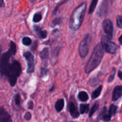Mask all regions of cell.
<instances>
[{"label": "cell", "instance_id": "6da1fadb", "mask_svg": "<svg viewBox=\"0 0 122 122\" xmlns=\"http://www.w3.org/2000/svg\"><path fill=\"white\" fill-rule=\"evenodd\" d=\"M21 72V66L20 63L17 60H13L11 63H10L5 69L1 71V75L2 77L3 76H5L10 85L11 86H14Z\"/></svg>", "mask_w": 122, "mask_h": 122}, {"label": "cell", "instance_id": "7a4b0ae2", "mask_svg": "<svg viewBox=\"0 0 122 122\" xmlns=\"http://www.w3.org/2000/svg\"><path fill=\"white\" fill-rule=\"evenodd\" d=\"M86 8V3L82 2L73 11L69 20V27L71 30L76 31L81 27L84 19Z\"/></svg>", "mask_w": 122, "mask_h": 122}, {"label": "cell", "instance_id": "3957f363", "mask_svg": "<svg viewBox=\"0 0 122 122\" xmlns=\"http://www.w3.org/2000/svg\"><path fill=\"white\" fill-rule=\"evenodd\" d=\"M104 54V50L101 46V43H99L94 48L90 58L86 65L85 68V71L86 73H90L100 65L103 58Z\"/></svg>", "mask_w": 122, "mask_h": 122}, {"label": "cell", "instance_id": "277c9868", "mask_svg": "<svg viewBox=\"0 0 122 122\" xmlns=\"http://www.w3.org/2000/svg\"><path fill=\"white\" fill-rule=\"evenodd\" d=\"M16 45L13 41H11L10 45V48L5 52H4L1 56V66H0V71H2L6 66L9 64L10 58L12 56H14L16 53Z\"/></svg>", "mask_w": 122, "mask_h": 122}, {"label": "cell", "instance_id": "5b68a950", "mask_svg": "<svg viewBox=\"0 0 122 122\" xmlns=\"http://www.w3.org/2000/svg\"><path fill=\"white\" fill-rule=\"evenodd\" d=\"M101 44L104 50L107 52L114 54L118 50V45L112 41L110 38L107 35H102L101 39Z\"/></svg>", "mask_w": 122, "mask_h": 122}, {"label": "cell", "instance_id": "8992f818", "mask_svg": "<svg viewBox=\"0 0 122 122\" xmlns=\"http://www.w3.org/2000/svg\"><path fill=\"white\" fill-rule=\"evenodd\" d=\"M91 41V37L90 35L87 34L85 36L84 38L80 42L78 51L81 58H84L88 55Z\"/></svg>", "mask_w": 122, "mask_h": 122}, {"label": "cell", "instance_id": "52a82bcc", "mask_svg": "<svg viewBox=\"0 0 122 122\" xmlns=\"http://www.w3.org/2000/svg\"><path fill=\"white\" fill-rule=\"evenodd\" d=\"M23 57L26 59L27 64V73H32L35 70L34 57L31 52L27 51L23 54Z\"/></svg>", "mask_w": 122, "mask_h": 122}, {"label": "cell", "instance_id": "ba28073f", "mask_svg": "<svg viewBox=\"0 0 122 122\" xmlns=\"http://www.w3.org/2000/svg\"><path fill=\"white\" fill-rule=\"evenodd\" d=\"M102 26L103 30L105 33L107 34V36L109 37L111 39H112L113 36V24L110 19H104L102 23Z\"/></svg>", "mask_w": 122, "mask_h": 122}, {"label": "cell", "instance_id": "9c48e42d", "mask_svg": "<svg viewBox=\"0 0 122 122\" xmlns=\"http://www.w3.org/2000/svg\"><path fill=\"white\" fill-rule=\"evenodd\" d=\"M73 100H70L69 102V106H68V108H69V113H70L71 116L73 118L76 119V118L79 117L80 114L79 112H78V110H77V105Z\"/></svg>", "mask_w": 122, "mask_h": 122}, {"label": "cell", "instance_id": "30bf717a", "mask_svg": "<svg viewBox=\"0 0 122 122\" xmlns=\"http://www.w3.org/2000/svg\"><path fill=\"white\" fill-rule=\"evenodd\" d=\"M107 13H108V1H104L102 2L101 5L99 7L97 15H98L99 17H104L107 15Z\"/></svg>", "mask_w": 122, "mask_h": 122}, {"label": "cell", "instance_id": "8fae6325", "mask_svg": "<svg viewBox=\"0 0 122 122\" xmlns=\"http://www.w3.org/2000/svg\"><path fill=\"white\" fill-rule=\"evenodd\" d=\"M0 122H12L10 114L3 107H1L0 108Z\"/></svg>", "mask_w": 122, "mask_h": 122}, {"label": "cell", "instance_id": "7c38bea8", "mask_svg": "<svg viewBox=\"0 0 122 122\" xmlns=\"http://www.w3.org/2000/svg\"><path fill=\"white\" fill-rule=\"evenodd\" d=\"M122 97V86L118 85L114 88L112 95V101H116Z\"/></svg>", "mask_w": 122, "mask_h": 122}, {"label": "cell", "instance_id": "4fadbf2b", "mask_svg": "<svg viewBox=\"0 0 122 122\" xmlns=\"http://www.w3.org/2000/svg\"><path fill=\"white\" fill-rule=\"evenodd\" d=\"M107 107H104L102 109L101 113H100V119L105 122H109L111 120L112 116L109 114V113L107 114Z\"/></svg>", "mask_w": 122, "mask_h": 122}, {"label": "cell", "instance_id": "5bb4252c", "mask_svg": "<svg viewBox=\"0 0 122 122\" xmlns=\"http://www.w3.org/2000/svg\"><path fill=\"white\" fill-rule=\"evenodd\" d=\"M64 107V100L63 98L57 100L55 104V109L57 112H61Z\"/></svg>", "mask_w": 122, "mask_h": 122}, {"label": "cell", "instance_id": "9a60e30c", "mask_svg": "<svg viewBox=\"0 0 122 122\" xmlns=\"http://www.w3.org/2000/svg\"><path fill=\"white\" fill-rule=\"evenodd\" d=\"M34 29L38 33V35H39V38L41 39H45V38H46V36H47V32L46 30H41L40 27L38 26H35Z\"/></svg>", "mask_w": 122, "mask_h": 122}, {"label": "cell", "instance_id": "2e32d148", "mask_svg": "<svg viewBox=\"0 0 122 122\" xmlns=\"http://www.w3.org/2000/svg\"><path fill=\"white\" fill-rule=\"evenodd\" d=\"M77 98L80 101H82V102H86L89 99V96L87 92L85 91H81L79 93L78 95H77Z\"/></svg>", "mask_w": 122, "mask_h": 122}, {"label": "cell", "instance_id": "e0dca14e", "mask_svg": "<svg viewBox=\"0 0 122 122\" xmlns=\"http://www.w3.org/2000/svg\"><path fill=\"white\" fill-rule=\"evenodd\" d=\"M102 85H100L92 93V95H91V97L92 99H95V98H97L100 95L101 93V91H102Z\"/></svg>", "mask_w": 122, "mask_h": 122}, {"label": "cell", "instance_id": "ac0fdd59", "mask_svg": "<svg viewBox=\"0 0 122 122\" xmlns=\"http://www.w3.org/2000/svg\"><path fill=\"white\" fill-rule=\"evenodd\" d=\"M40 57L43 60H46L49 57V49L48 48H45L41 52H40Z\"/></svg>", "mask_w": 122, "mask_h": 122}, {"label": "cell", "instance_id": "d6986e66", "mask_svg": "<svg viewBox=\"0 0 122 122\" xmlns=\"http://www.w3.org/2000/svg\"><path fill=\"white\" fill-rule=\"evenodd\" d=\"M89 106L88 104H81L80 105V113L81 114H83L85 113H88L89 112Z\"/></svg>", "mask_w": 122, "mask_h": 122}, {"label": "cell", "instance_id": "ffe728a7", "mask_svg": "<svg viewBox=\"0 0 122 122\" xmlns=\"http://www.w3.org/2000/svg\"><path fill=\"white\" fill-rule=\"evenodd\" d=\"M98 2V1L97 0H92V1L90 6H89V11H88V13H89V14H91L94 13Z\"/></svg>", "mask_w": 122, "mask_h": 122}, {"label": "cell", "instance_id": "44dd1931", "mask_svg": "<svg viewBox=\"0 0 122 122\" xmlns=\"http://www.w3.org/2000/svg\"><path fill=\"white\" fill-rule=\"evenodd\" d=\"M118 107L117 106L114 104L111 105L110 107L109 111H108V113H109L110 115L111 116H113L114 115H115L117 111Z\"/></svg>", "mask_w": 122, "mask_h": 122}, {"label": "cell", "instance_id": "7402d4cb", "mask_svg": "<svg viewBox=\"0 0 122 122\" xmlns=\"http://www.w3.org/2000/svg\"><path fill=\"white\" fill-rule=\"evenodd\" d=\"M98 108H99V103L98 102H96L95 104H94V106H92V107L91 108V110H90V112H89V117H91L94 114V113L98 110Z\"/></svg>", "mask_w": 122, "mask_h": 122}, {"label": "cell", "instance_id": "603a6c76", "mask_svg": "<svg viewBox=\"0 0 122 122\" xmlns=\"http://www.w3.org/2000/svg\"><path fill=\"white\" fill-rule=\"evenodd\" d=\"M62 22V18L61 17H56L54 19L51 23V27H54L57 25H60Z\"/></svg>", "mask_w": 122, "mask_h": 122}, {"label": "cell", "instance_id": "cb8c5ba5", "mask_svg": "<svg viewBox=\"0 0 122 122\" xmlns=\"http://www.w3.org/2000/svg\"><path fill=\"white\" fill-rule=\"evenodd\" d=\"M42 16L41 14L39 13H36L33 15V21L35 23H38L42 20Z\"/></svg>", "mask_w": 122, "mask_h": 122}, {"label": "cell", "instance_id": "d4e9b609", "mask_svg": "<svg viewBox=\"0 0 122 122\" xmlns=\"http://www.w3.org/2000/svg\"><path fill=\"white\" fill-rule=\"evenodd\" d=\"M22 43L26 46H29L32 44V39L29 37H24L22 39Z\"/></svg>", "mask_w": 122, "mask_h": 122}, {"label": "cell", "instance_id": "484cf974", "mask_svg": "<svg viewBox=\"0 0 122 122\" xmlns=\"http://www.w3.org/2000/svg\"><path fill=\"white\" fill-rule=\"evenodd\" d=\"M99 82H100V81H99L98 79L97 78V77H94V78L91 79L89 80V84L91 86H94L98 84Z\"/></svg>", "mask_w": 122, "mask_h": 122}, {"label": "cell", "instance_id": "4316f807", "mask_svg": "<svg viewBox=\"0 0 122 122\" xmlns=\"http://www.w3.org/2000/svg\"><path fill=\"white\" fill-rule=\"evenodd\" d=\"M14 102L17 106H19L21 103V97L19 94H16L14 96Z\"/></svg>", "mask_w": 122, "mask_h": 122}, {"label": "cell", "instance_id": "83f0119b", "mask_svg": "<svg viewBox=\"0 0 122 122\" xmlns=\"http://www.w3.org/2000/svg\"><path fill=\"white\" fill-rule=\"evenodd\" d=\"M116 69L115 68H113V73H112V75L110 76L109 79H108V82L110 83V82H112L113 81V80L114 79V77H115L116 73Z\"/></svg>", "mask_w": 122, "mask_h": 122}, {"label": "cell", "instance_id": "f1b7e54d", "mask_svg": "<svg viewBox=\"0 0 122 122\" xmlns=\"http://www.w3.org/2000/svg\"><path fill=\"white\" fill-rule=\"evenodd\" d=\"M117 25L119 28L122 29V16L118 15L117 17Z\"/></svg>", "mask_w": 122, "mask_h": 122}, {"label": "cell", "instance_id": "f546056e", "mask_svg": "<svg viewBox=\"0 0 122 122\" xmlns=\"http://www.w3.org/2000/svg\"><path fill=\"white\" fill-rule=\"evenodd\" d=\"M48 70L45 67H42L41 69V76H46L48 73Z\"/></svg>", "mask_w": 122, "mask_h": 122}, {"label": "cell", "instance_id": "4dcf8cb0", "mask_svg": "<svg viewBox=\"0 0 122 122\" xmlns=\"http://www.w3.org/2000/svg\"><path fill=\"white\" fill-rule=\"evenodd\" d=\"M31 118H32V115H31V113L30 112H26L25 115H24V119L27 120V121L30 120Z\"/></svg>", "mask_w": 122, "mask_h": 122}, {"label": "cell", "instance_id": "1f68e13d", "mask_svg": "<svg viewBox=\"0 0 122 122\" xmlns=\"http://www.w3.org/2000/svg\"><path fill=\"white\" fill-rule=\"evenodd\" d=\"M66 2V1H63V2H60L59 4H57V5L56 6V8H54V10L53 11V12H52V14H56V12L57 11V10H58V7H59L60 5H61L60 4H64V2Z\"/></svg>", "mask_w": 122, "mask_h": 122}, {"label": "cell", "instance_id": "d6a6232c", "mask_svg": "<svg viewBox=\"0 0 122 122\" xmlns=\"http://www.w3.org/2000/svg\"><path fill=\"white\" fill-rule=\"evenodd\" d=\"M27 107H28L29 109L32 110L33 108V102H32V101H29L27 103Z\"/></svg>", "mask_w": 122, "mask_h": 122}, {"label": "cell", "instance_id": "836d02e7", "mask_svg": "<svg viewBox=\"0 0 122 122\" xmlns=\"http://www.w3.org/2000/svg\"><path fill=\"white\" fill-rule=\"evenodd\" d=\"M118 76H119V78L120 79V80L122 81V71H119V73H118Z\"/></svg>", "mask_w": 122, "mask_h": 122}, {"label": "cell", "instance_id": "e575fe53", "mask_svg": "<svg viewBox=\"0 0 122 122\" xmlns=\"http://www.w3.org/2000/svg\"><path fill=\"white\" fill-rule=\"evenodd\" d=\"M4 5V2L3 0H1V1H0V7H2Z\"/></svg>", "mask_w": 122, "mask_h": 122}, {"label": "cell", "instance_id": "d590c367", "mask_svg": "<svg viewBox=\"0 0 122 122\" xmlns=\"http://www.w3.org/2000/svg\"><path fill=\"white\" fill-rule=\"evenodd\" d=\"M119 42H120V44H121V45H122V35L120 37V38H119Z\"/></svg>", "mask_w": 122, "mask_h": 122}, {"label": "cell", "instance_id": "8d00e7d4", "mask_svg": "<svg viewBox=\"0 0 122 122\" xmlns=\"http://www.w3.org/2000/svg\"><path fill=\"white\" fill-rule=\"evenodd\" d=\"M54 89V86H52L51 87V89H50V92H52V91H53Z\"/></svg>", "mask_w": 122, "mask_h": 122}, {"label": "cell", "instance_id": "74e56055", "mask_svg": "<svg viewBox=\"0 0 122 122\" xmlns=\"http://www.w3.org/2000/svg\"></svg>", "mask_w": 122, "mask_h": 122}]
</instances>
